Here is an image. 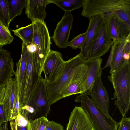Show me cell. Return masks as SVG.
<instances>
[{"instance_id": "1", "label": "cell", "mask_w": 130, "mask_h": 130, "mask_svg": "<svg viewBox=\"0 0 130 130\" xmlns=\"http://www.w3.org/2000/svg\"><path fill=\"white\" fill-rule=\"evenodd\" d=\"M103 14H115L130 26V0H85L81 12L89 18Z\"/></svg>"}, {"instance_id": "2", "label": "cell", "mask_w": 130, "mask_h": 130, "mask_svg": "<svg viewBox=\"0 0 130 130\" xmlns=\"http://www.w3.org/2000/svg\"><path fill=\"white\" fill-rule=\"evenodd\" d=\"M108 78L114 90L113 98L111 99L115 100L114 104L122 117H125L130 109V59L126 60L121 67Z\"/></svg>"}, {"instance_id": "3", "label": "cell", "mask_w": 130, "mask_h": 130, "mask_svg": "<svg viewBox=\"0 0 130 130\" xmlns=\"http://www.w3.org/2000/svg\"><path fill=\"white\" fill-rule=\"evenodd\" d=\"M75 101L80 103V107L86 113L94 130H117L119 122L105 114L85 94L77 96Z\"/></svg>"}, {"instance_id": "4", "label": "cell", "mask_w": 130, "mask_h": 130, "mask_svg": "<svg viewBox=\"0 0 130 130\" xmlns=\"http://www.w3.org/2000/svg\"><path fill=\"white\" fill-rule=\"evenodd\" d=\"M33 23L34 34L32 43L35 45V69L41 76L44 63L51 50L52 44L48 28L44 22L37 21Z\"/></svg>"}, {"instance_id": "5", "label": "cell", "mask_w": 130, "mask_h": 130, "mask_svg": "<svg viewBox=\"0 0 130 130\" xmlns=\"http://www.w3.org/2000/svg\"><path fill=\"white\" fill-rule=\"evenodd\" d=\"M85 60L79 54L66 61L61 74L54 82L46 83L48 100L50 105L62 99V93L68 85L76 68Z\"/></svg>"}, {"instance_id": "6", "label": "cell", "mask_w": 130, "mask_h": 130, "mask_svg": "<svg viewBox=\"0 0 130 130\" xmlns=\"http://www.w3.org/2000/svg\"><path fill=\"white\" fill-rule=\"evenodd\" d=\"M26 105L34 108V120L44 117H47L51 110L47 93L46 82L41 76L32 91Z\"/></svg>"}, {"instance_id": "7", "label": "cell", "mask_w": 130, "mask_h": 130, "mask_svg": "<svg viewBox=\"0 0 130 130\" xmlns=\"http://www.w3.org/2000/svg\"><path fill=\"white\" fill-rule=\"evenodd\" d=\"M113 43L109 34L105 20L89 47L87 60L100 58L109 50Z\"/></svg>"}, {"instance_id": "8", "label": "cell", "mask_w": 130, "mask_h": 130, "mask_svg": "<svg viewBox=\"0 0 130 130\" xmlns=\"http://www.w3.org/2000/svg\"><path fill=\"white\" fill-rule=\"evenodd\" d=\"M35 52L27 51V67L22 97L19 101L21 108L26 105L38 80L35 63Z\"/></svg>"}, {"instance_id": "9", "label": "cell", "mask_w": 130, "mask_h": 130, "mask_svg": "<svg viewBox=\"0 0 130 130\" xmlns=\"http://www.w3.org/2000/svg\"><path fill=\"white\" fill-rule=\"evenodd\" d=\"M126 52H130V33L125 38L114 42L110 48L106 63L102 70L107 67H110V74L117 70L126 61L123 57Z\"/></svg>"}, {"instance_id": "10", "label": "cell", "mask_w": 130, "mask_h": 130, "mask_svg": "<svg viewBox=\"0 0 130 130\" xmlns=\"http://www.w3.org/2000/svg\"><path fill=\"white\" fill-rule=\"evenodd\" d=\"M66 63L61 54L57 51L51 50L44 63L43 68L46 83L55 81L61 74Z\"/></svg>"}, {"instance_id": "11", "label": "cell", "mask_w": 130, "mask_h": 130, "mask_svg": "<svg viewBox=\"0 0 130 130\" xmlns=\"http://www.w3.org/2000/svg\"><path fill=\"white\" fill-rule=\"evenodd\" d=\"M73 20V16L71 12H65L57 24L53 35L50 38L59 47L64 48L68 46V40Z\"/></svg>"}, {"instance_id": "12", "label": "cell", "mask_w": 130, "mask_h": 130, "mask_svg": "<svg viewBox=\"0 0 130 130\" xmlns=\"http://www.w3.org/2000/svg\"><path fill=\"white\" fill-rule=\"evenodd\" d=\"M89 22L84 44L79 53L81 58L87 60L89 47L98 31L105 21V14H97L89 18Z\"/></svg>"}, {"instance_id": "13", "label": "cell", "mask_w": 130, "mask_h": 130, "mask_svg": "<svg viewBox=\"0 0 130 130\" xmlns=\"http://www.w3.org/2000/svg\"><path fill=\"white\" fill-rule=\"evenodd\" d=\"M105 18L109 34L114 42L130 33V26L116 15L111 14Z\"/></svg>"}, {"instance_id": "14", "label": "cell", "mask_w": 130, "mask_h": 130, "mask_svg": "<svg viewBox=\"0 0 130 130\" xmlns=\"http://www.w3.org/2000/svg\"><path fill=\"white\" fill-rule=\"evenodd\" d=\"M87 71L81 84L80 94L90 95L92 88L97 78L102 75L101 65L102 59L99 58L89 60Z\"/></svg>"}, {"instance_id": "15", "label": "cell", "mask_w": 130, "mask_h": 130, "mask_svg": "<svg viewBox=\"0 0 130 130\" xmlns=\"http://www.w3.org/2000/svg\"><path fill=\"white\" fill-rule=\"evenodd\" d=\"M101 75L96 80L92 88L90 95L91 100L96 106L107 116H110L108 95L102 82Z\"/></svg>"}, {"instance_id": "16", "label": "cell", "mask_w": 130, "mask_h": 130, "mask_svg": "<svg viewBox=\"0 0 130 130\" xmlns=\"http://www.w3.org/2000/svg\"><path fill=\"white\" fill-rule=\"evenodd\" d=\"M89 61L85 60L75 69L68 85L62 93V98L80 94L81 84L88 70Z\"/></svg>"}, {"instance_id": "17", "label": "cell", "mask_w": 130, "mask_h": 130, "mask_svg": "<svg viewBox=\"0 0 130 130\" xmlns=\"http://www.w3.org/2000/svg\"><path fill=\"white\" fill-rule=\"evenodd\" d=\"M66 130H94L85 112L80 106H75L69 118Z\"/></svg>"}, {"instance_id": "18", "label": "cell", "mask_w": 130, "mask_h": 130, "mask_svg": "<svg viewBox=\"0 0 130 130\" xmlns=\"http://www.w3.org/2000/svg\"><path fill=\"white\" fill-rule=\"evenodd\" d=\"M14 63L10 52L0 47V86H6L14 75Z\"/></svg>"}, {"instance_id": "19", "label": "cell", "mask_w": 130, "mask_h": 130, "mask_svg": "<svg viewBox=\"0 0 130 130\" xmlns=\"http://www.w3.org/2000/svg\"><path fill=\"white\" fill-rule=\"evenodd\" d=\"M48 0H27L25 13L32 23L37 21L43 22L46 17L45 11Z\"/></svg>"}, {"instance_id": "20", "label": "cell", "mask_w": 130, "mask_h": 130, "mask_svg": "<svg viewBox=\"0 0 130 130\" xmlns=\"http://www.w3.org/2000/svg\"><path fill=\"white\" fill-rule=\"evenodd\" d=\"M19 95L17 83L15 78L11 77L6 85V90L3 104L7 121L11 120L13 105L17 97Z\"/></svg>"}, {"instance_id": "21", "label": "cell", "mask_w": 130, "mask_h": 130, "mask_svg": "<svg viewBox=\"0 0 130 130\" xmlns=\"http://www.w3.org/2000/svg\"><path fill=\"white\" fill-rule=\"evenodd\" d=\"M27 51L26 45L22 42L21 57L18 62L16 63L17 69L14 74L18 89L19 101L22 97L24 83L26 72Z\"/></svg>"}, {"instance_id": "22", "label": "cell", "mask_w": 130, "mask_h": 130, "mask_svg": "<svg viewBox=\"0 0 130 130\" xmlns=\"http://www.w3.org/2000/svg\"><path fill=\"white\" fill-rule=\"evenodd\" d=\"M85 0H48V4L53 3L60 7L65 12L82 7Z\"/></svg>"}, {"instance_id": "23", "label": "cell", "mask_w": 130, "mask_h": 130, "mask_svg": "<svg viewBox=\"0 0 130 130\" xmlns=\"http://www.w3.org/2000/svg\"><path fill=\"white\" fill-rule=\"evenodd\" d=\"M14 34L18 37L26 45L32 42L34 34L33 23L28 25L15 30H12Z\"/></svg>"}, {"instance_id": "24", "label": "cell", "mask_w": 130, "mask_h": 130, "mask_svg": "<svg viewBox=\"0 0 130 130\" xmlns=\"http://www.w3.org/2000/svg\"><path fill=\"white\" fill-rule=\"evenodd\" d=\"M10 22L16 16L21 14L27 5V0H8Z\"/></svg>"}, {"instance_id": "25", "label": "cell", "mask_w": 130, "mask_h": 130, "mask_svg": "<svg viewBox=\"0 0 130 130\" xmlns=\"http://www.w3.org/2000/svg\"><path fill=\"white\" fill-rule=\"evenodd\" d=\"M0 21L9 29L10 22L8 0H0Z\"/></svg>"}, {"instance_id": "26", "label": "cell", "mask_w": 130, "mask_h": 130, "mask_svg": "<svg viewBox=\"0 0 130 130\" xmlns=\"http://www.w3.org/2000/svg\"><path fill=\"white\" fill-rule=\"evenodd\" d=\"M14 39L9 29L7 28L0 21V47L10 44Z\"/></svg>"}, {"instance_id": "27", "label": "cell", "mask_w": 130, "mask_h": 130, "mask_svg": "<svg viewBox=\"0 0 130 130\" xmlns=\"http://www.w3.org/2000/svg\"><path fill=\"white\" fill-rule=\"evenodd\" d=\"M49 120L44 117L29 121L28 130H44Z\"/></svg>"}, {"instance_id": "28", "label": "cell", "mask_w": 130, "mask_h": 130, "mask_svg": "<svg viewBox=\"0 0 130 130\" xmlns=\"http://www.w3.org/2000/svg\"><path fill=\"white\" fill-rule=\"evenodd\" d=\"M86 35V32L80 34L74 38L70 41L69 42L68 46L73 49L77 48L80 49L84 43Z\"/></svg>"}, {"instance_id": "29", "label": "cell", "mask_w": 130, "mask_h": 130, "mask_svg": "<svg viewBox=\"0 0 130 130\" xmlns=\"http://www.w3.org/2000/svg\"><path fill=\"white\" fill-rule=\"evenodd\" d=\"M21 108L19 101V95L15 101L12 111L11 120H15L19 113H20Z\"/></svg>"}, {"instance_id": "30", "label": "cell", "mask_w": 130, "mask_h": 130, "mask_svg": "<svg viewBox=\"0 0 130 130\" xmlns=\"http://www.w3.org/2000/svg\"><path fill=\"white\" fill-rule=\"evenodd\" d=\"M117 130H130V118L122 117Z\"/></svg>"}, {"instance_id": "31", "label": "cell", "mask_w": 130, "mask_h": 130, "mask_svg": "<svg viewBox=\"0 0 130 130\" xmlns=\"http://www.w3.org/2000/svg\"><path fill=\"white\" fill-rule=\"evenodd\" d=\"M44 130H64L62 125L54 121H48Z\"/></svg>"}, {"instance_id": "32", "label": "cell", "mask_w": 130, "mask_h": 130, "mask_svg": "<svg viewBox=\"0 0 130 130\" xmlns=\"http://www.w3.org/2000/svg\"><path fill=\"white\" fill-rule=\"evenodd\" d=\"M15 120L16 121L17 126H26L29 122V121L27 119L20 113Z\"/></svg>"}, {"instance_id": "33", "label": "cell", "mask_w": 130, "mask_h": 130, "mask_svg": "<svg viewBox=\"0 0 130 130\" xmlns=\"http://www.w3.org/2000/svg\"><path fill=\"white\" fill-rule=\"evenodd\" d=\"M8 122L3 105L0 104V122Z\"/></svg>"}, {"instance_id": "34", "label": "cell", "mask_w": 130, "mask_h": 130, "mask_svg": "<svg viewBox=\"0 0 130 130\" xmlns=\"http://www.w3.org/2000/svg\"><path fill=\"white\" fill-rule=\"evenodd\" d=\"M6 90V86H0V104H3Z\"/></svg>"}, {"instance_id": "35", "label": "cell", "mask_w": 130, "mask_h": 130, "mask_svg": "<svg viewBox=\"0 0 130 130\" xmlns=\"http://www.w3.org/2000/svg\"><path fill=\"white\" fill-rule=\"evenodd\" d=\"M0 130H8V122H0Z\"/></svg>"}, {"instance_id": "36", "label": "cell", "mask_w": 130, "mask_h": 130, "mask_svg": "<svg viewBox=\"0 0 130 130\" xmlns=\"http://www.w3.org/2000/svg\"><path fill=\"white\" fill-rule=\"evenodd\" d=\"M17 130H28L27 128V126L25 127H21L17 126Z\"/></svg>"}, {"instance_id": "37", "label": "cell", "mask_w": 130, "mask_h": 130, "mask_svg": "<svg viewBox=\"0 0 130 130\" xmlns=\"http://www.w3.org/2000/svg\"></svg>"}]
</instances>
